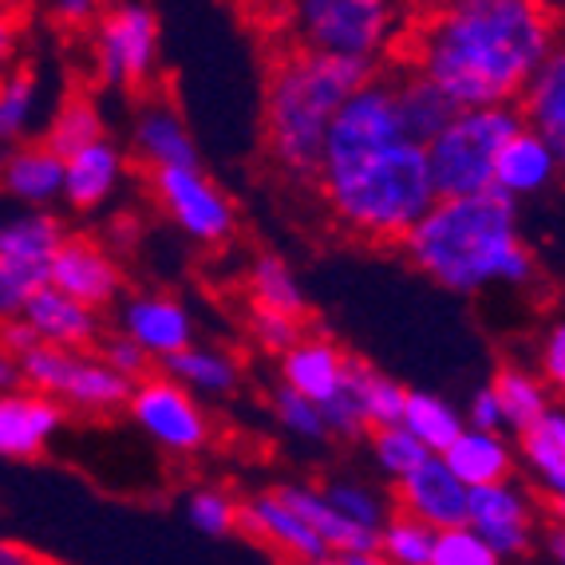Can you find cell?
Instances as JSON below:
<instances>
[{
    "mask_svg": "<svg viewBox=\"0 0 565 565\" xmlns=\"http://www.w3.org/2000/svg\"><path fill=\"white\" fill-rule=\"evenodd\" d=\"M554 36L542 0H444L412 17L399 47L455 107H482L514 104Z\"/></svg>",
    "mask_w": 565,
    "mask_h": 565,
    "instance_id": "6da1fadb",
    "label": "cell"
},
{
    "mask_svg": "<svg viewBox=\"0 0 565 565\" xmlns=\"http://www.w3.org/2000/svg\"><path fill=\"white\" fill-rule=\"evenodd\" d=\"M407 262L455 297L494 285H530L537 257L522 237L519 202L499 186L435 199L399 242Z\"/></svg>",
    "mask_w": 565,
    "mask_h": 565,
    "instance_id": "7a4b0ae2",
    "label": "cell"
},
{
    "mask_svg": "<svg viewBox=\"0 0 565 565\" xmlns=\"http://www.w3.org/2000/svg\"><path fill=\"white\" fill-rule=\"evenodd\" d=\"M312 186L321 190L324 210L344 234L372 245H399L439 199L424 142L407 135L356 154L321 159Z\"/></svg>",
    "mask_w": 565,
    "mask_h": 565,
    "instance_id": "3957f363",
    "label": "cell"
},
{
    "mask_svg": "<svg viewBox=\"0 0 565 565\" xmlns=\"http://www.w3.org/2000/svg\"><path fill=\"white\" fill-rule=\"evenodd\" d=\"M372 72L380 67L367 60L329 56L309 47L277 56L265 84V151L285 179H317L332 115Z\"/></svg>",
    "mask_w": 565,
    "mask_h": 565,
    "instance_id": "277c9868",
    "label": "cell"
},
{
    "mask_svg": "<svg viewBox=\"0 0 565 565\" xmlns=\"http://www.w3.org/2000/svg\"><path fill=\"white\" fill-rule=\"evenodd\" d=\"M285 29L292 44L329 56L384 64L407 36V17L399 0H285Z\"/></svg>",
    "mask_w": 565,
    "mask_h": 565,
    "instance_id": "5b68a950",
    "label": "cell"
},
{
    "mask_svg": "<svg viewBox=\"0 0 565 565\" xmlns=\"http://www.w3.org/2000/svg\"><path fill=\"white\" fill-rule=\"evenodd\" d=\"M519 104H482V107H455L451 119L424 142L427 167L439 199L451 194H475L494 186V162L502 142L522 127Z\"/></svg>",
    "mask_w": 565,
    "mask_h": 565,
    "instance_id": "8992f818",
    "label": "cell"
},
{
    "mask_svg": "<svg viewBox=\"0 0 565 565\" xmlns=\"http://www.w3.org/2000/svg\"><path fill=\"white\" fill-rule=\"evenodd\" d=\"M17 376L20 384L36 387L44 396L60 399L64 407H79V412H115L127 407L135 380L115 372L99 352L87 356V349H60V344H32L29 352L17 356Z\"/></svg>",
    "mask_w": 565,
    "mask_h": 565,
    "instance_id": "52a82bcc",
    "label": "cell"
},
{
    "mask_svg": "<svg viewBox=\"0 0 565 565\" xmlns=\"http://www.w3.org/2000/svg\"><path fill=\"white\" fill-rule=\"evenodd\" d=\"M95 79L111 92H142L159 76V20L147 4L122 0L95 17Z\"/></svg>",
    "mask_w": 565,
    "mask_h": 565,
    "instance_id": "ba28073f",
    "label": "cell"
},
{
    "mask_svg": "<svg viewBox=\"0 0 565 565\" xmlns=\"http://www.w3.org/2000/svg\"><path fill=\"white\" fill-rule=\"evenodd\" d=\"M127 412L135 427L167 455H199L210 444V415L202 412L199 396L167 372L159 376L147 372L142 380H135Z\"/></svg>",
    "mask_w": 565,
    "mask_h": 565,
    "instance_id": "9c48e42d",
    "label": "cell"
},
{
    "mask_svg": "<svg viewBox=\"0 0 565 565\" xmlns=\"http://www.w3.org/2000/svg\"><path fill=\"white\" fill-rule=\"evenodd\" d=\"M151 190L167 217L190 242L199 245H222L234 237L237 214L234 202L222 194L214 179H206L202 162L194 167H159L151 170Z\"/></svg>",
    "mask_w": 565,
    "mask_h": 565,
    "instance_id": "30bf717a",
    "label": "cell"
},
{
    "mask_svg": "<svg viewBox=\"0 0 565 565\" xmlns=\"http://www.w3.org/2000/svg\"><path fill=\"white\" fill-rule=\"evenodd\" d=\"M537 522H542V507H537V499L514 475L471 487L467 526L487 542L490 554L499 557V562H514V557L534 554Z\"/></svg>",
    "mask_w": 565,
    "mask_h": 565,
    "instance_id": "8fae6325",
    "label": "cell"
},
{
    "mask_svg": "<svg viewBox=\"0 0 565 565\" xmlns=\"http://www.w3.org/2000/svg\"><path fill=\"white\" fill-rule=\"evenodd\" d=\"M237 534L254 537L265 550L292 557V562H309V565L332 562L329 542L317 534V526L305 519L301 510L285 499L281 487L257 490V494H249L242 502V526H237Z\"/></svg>",
    "mask_w": 565,
    "mask_h": 565,
    "instance_id": "7c38bea8",
    "label": "cell"
},
{
    "mask_svg": "<svg viewBox=\"0 0 565 565\" xmlns=\"http://www.w3.org/2000/svg\"><path fill=\"white\" fill-rule=\"evenodd\" d=\"M47 281L99 312L122 301L119 262L95 237H64L52 254V265H47Z\"/></svg>",
    "mask_w": 565,
    "mask_h": 565,
    "instance_id": "4fadbf2b",
    "label": "cell"
},
{
    "mask_svg": "<svg viewBox=\"0 0 565 565\" xmlns=\"http://www.w3.org/2000/svg\"><path fill=\"white\" fill-rule=\"evenodd\" d=\"M396 487V510H407L415 519H424L427 526L444 530L467 522V502H471V487L447 467L444 455H427L424 462H415L404 479L392 482Z\"/></svg>",
    "mask_w": 565,
    "mask_h": 565,
    "instance_id": "5bb4252c",
    "label": "cell"
},
{
    "mask_svg": "<svg viewBox=\"0 0 565 565\" xmlns=\"http://www.w3.org/2000/svg\"><path fill=\"white\" fill-rule=\"evenodd\" d=\"M67 407L29 384L0 392V459H36L60 435Z\"/></svg>",
    "mask_w": 565,
    "mask_h": 565,
    "instance_id": "9a60e30c",
    "label": "cell"
},
{
    "mask_svg": "<svg viewBox=\"0 0 565 565\" xmlns=\"http://www.w3.org/2000/svg\"><path fill=\"white\" fill-rule=\"evenodd\" d=\"M562 174V147L530 122H522L519 131L502 142L499 162H494V186L514 202L542 199Z\"/></svg>",
    "mask_w": 565,
    "mask_h": 565,
    "instance_id": "2e32d148",
    "label": "cell"
},
{
    "mask_svg": "<svg viewBox=\"0 0 565 565\" xmlns=\"http://www.w3.org/2000/svg\"><path fill=\"white\" fill-rule=\"evenodd\" d=\"M119 332L131 337L154 364H162L194 340V317L167 292H135L119 305Z\"/></svg>",
    "mask_w": 565,
    "mask_h": 565,
    "instance_id": "e0dca14e",
    "label": "cell"
},
{
    "mask_svg": "<svg viewBox=\"0 0 565 565\" xmlns=\"http://www.w3.org/2000/svg\"><path fill=\"white\" fill-rule=\"evenodd\" d=\"M20 317L32 324L36 340L44 344H60V349H95L99 337H104V321H99V309L76 301L72 292L56 289L47 281L40 285L29 297V305L20 309Z\"/></svg>",
    "mask_w": 565,
    "mask_h": 565,
    "instance_id": "ac0fdd59",
    "label": "cell"
},
{
    "mask_svg": "<svg viewBox=\"0 0 565 565\" xmlns=\"http://www.w3.org/2000/svg\"><path fill=\"white\" fill-rule=\"evenodd\" d=\"M349 367L352 356L329 337H305L301 332V340H292L281 352V380L297 387L301 396H309L312 404L337 399L349 387Z\"/></svg>",
    "mask_w": 565,
    "mask_h": 565,
    "instance_id": "d6986e66",
    "label": "cell"
},
{
    "mask_svg": "<svg viewBox=\"0 0 565 565\" xmlns=\"http://www.w3.org/2000/svg\"><path fill=\"white\" fill-rule=\"evenodd\" d=\"M281 494L292 502V507L301 510L305 519L317 526V534L329 542L332 562H344V565L380 562V534H376V530H364V526H356L352 519H344V514H340V510L329 502V494H324L321 487L289 482V487H281Z\"/></svg>",
    "mask_w": 565,
    "mask_h": 565,
    "instance_id": "ffe728a7",
    "label": "cell"
},
{
    "mask_svg": "<svg viewBox=\"0 0 565 565\" xmlns=\"http://www.w3.org/2000/svg\"><path fill=\"white\" fill-rule=\"evenodd\" d=\"M131 142L135 154L147 170L159 167H194L199 162V142L190 135L186 119H182L170 99H147L135 111V127H131Z\"/></svg>",
    "mask_w": 565,
    "mask_h": 565,
    "instance_id": "44dd1931",
    "label": "cell"
},
{
    "mask_svg": "<svg viewBox=\"0 0 565 565\" xmlns=\"http://www.w3.org/2000/svg\"><path fill=\"white\" fill-rule=\"evenodd\" d=\"M0 186L20 206L64 202V154L47 142H17L0 154Z\"/></svg>",
    "mask_w": 565,
    "mask_h": 565,
    "instance_id": "7402d4cb",
    "label": "cell"
},
{
    "mask_svg": "<svg viewBox=\"0 0 565 565\" xmlns=\"http://www.w3.org/2000/svg\"><path fill=\"white\" fill-rule=\"evenodd\" d=\"M122 151L107 135L64 154V202L72 210H99L122 182Z\"/></svg>",
    "mask_w": 565,
    "mask_h": 565,
    "instance_id": "603a6c76",
    "label": "cell"
},
{
    "mask_svg": "<svg viewBox=\"0 0 565 565\" xmlns=\"http://www.w3.org/2000/svg\"><path fill=\"white\" fill-rule=\"evenodd\" d=\"M514 104L530 127H537L554 142L565 139V36H554Z\"/></svg>",
    "mask_w": 565,
    "mask_h": 565,
    "instance_id": "cb8c5ba5",
    "label": "cell"
},
{
    "mask_svg": "<svg viewBox=\"0 0 565 565\" xmlns=\"http://www.w3.org/2000/svg\"><path fill=\"white\" fill-rule=\"evenodd\" d=\"M162 372L190 387L199 399H226L242 384V364L234 352L217 349V344H199V340H190L186 349L162 360Z\"/></svg>",
    "mask_w": 565,
    "mask_h": 565,
    "instance_id": "d4e9b609",
    "label": "cell"
},
{
    "mask_svg": "<svg viewBox=\"0 0 565 565\" xmlns=\"http://www.w3.org/2000/svg\"><path fill=\"white\" fill-rule=\"evenodd\" d=\"M444 459L467 487H479V482H494V479L514 475L519 451H514V447L507 444V435L494 431V427L467 424L451 444H447Z\"/></svg>",
    "mask_w": 565,
    "mask_h": 565,
    "instance_id": "484cf974",
    "label": "cell"
},
{
    "mask_svg": "<svg viewBox=\"0 0 565 565\" xmlns=\"http://www.w3.org/2000/svg\"><path fill=\"white\" fill-rule=\"evenodd\" d=\"M392 84H396V107H399V122H404L407 139L427 142L447 119H451L455 104L431 84V79L419 76L415 67L404 64L399 72H392Z\"/></svg>",
    "mask_w": 565,
    "mask_h": 565,
    "instance_id": "4316f807",
    "label": "cell"
},
{
    "mask_svg": "<svg viewBox=\"0 0 565 565\" xmlns=\"http://www.w3.org/2000/svg\"><path fill=\"white\" fill-rule=\"evenodd\" d=\"M519 459L526 462L537 490H550L565 479V407L550 404L534 424L519 431Z\"/></svg>",
    "mask_w": 565,
    "mask_h": 565,
    "instance_id": "83f0119b",
    "label": "cell"
},
{
    "mask_svg": "<svg viewBox=\"0 0 565 565\" xmlns=\"http://www.w3.org/2000/svg\"><path fill=\"white\" fill-rule=\"evenodd\" d=\"M64 226L56 214H47V206H24L20 214L0 222V257H17L29 265H52V254L64 242Z\"/></svg>",
    "mask_w": 565,
    "mask_h": 565,
    "instance_id": "f1b7e54d",
    "label": "cell"
},
{
    "mask_svg": "<svg viewBox=\"0 0 565 565\" xmlns=\"http://www.w3.org/2000/svg\"><path fill=\"white\" fill-rule=\"evenodd\" d=\"M494 396L502 404V419H507L510 431H522L526 424H534L537 415L554 404V392L546 387V380L537 376L534 367L507 364L499 367V376L490 380Z\"/></svg>",
    "mask_w": 565,
    "mask_h": 565,
    "instance_id": "f546056e",
    "label": "cell"
},
{
    "mask_svg": "<svg viewBox=\"0 0 565 565\" xmlns=\"http://www.w3.org/2000/svg\"><path fill=\"white\" fill-rule=\"evenodd\" d=\"M349 392H352V399H356L360 415H364L367 431H372V427L399 424V415H404V399H407V387L399 384V380L384 376V372L372 367L367 360L352 356Z\"/></svg>",
    "mask_w": 565,
    "mask_h": 565,
    "instance_id": "4dcf8cb0",
    "label": "cell"
},
{
    "mask_svg": "<svg viewBox=\"0 0 565 565\" xmlns=\"http://www.w3.org/2000/svg\"><path fill=\"white\" fill-rule=\"evenodd\" d=\"M399 424H404L427 451L444 455L447 444L467 427V415H462L451 399L435 396V392H407Z\"/></svg>",
    "mask_w": 565,
    "mask_h": 565,
    "instance_id": "1f68e13d",
    "label": "cell"
},
{
    "mask_svg": "<svg viewBox=\"0 0 565 565\" xmlns=\"http://www.w3.org/2000/svg\"><path fill=\"white\" fill-rule=\"evenodd\" d=\"M40 107V79L32 67L0 72V154L32 135Z\"/></svg>",
    "mask_w": 565,
    "mask_h": 565,
    "instance_id": "d6a6232c",
    "label": "cell"
},
{
    "mask_svg": "<svg viewBox=\"0 0 565 565\" xmlns=\"http://www.w3.org/2000/svg\"><path fill=\"white\" fill-rule=\"evenodd\" d=\"M249 297H254V305L292 312V317L309 312V297H305L301 277H297V269L281 254L254 257V265H249Z\"/></svg>",
    "mask_w": 565,
    "mask_h": 565,
    "instance_id": "836d02e7",
    "label": "cell"
},
{
    "mask_svg": "<svg viewBox=\"0 0 565 565\" xmlns=\"http://www.w3.org/2000/svg\"><path fill=\"white\" fill-rule=\"evenodd\" d=\"M435 550V526L415 519L407 510H392L387 522L380 526V557L396 565H431Z\"/></svg>",
    "mask_w": 565,
    "mask_h": 565,
    "instance_id": "e575fe53",
    "label": "cell"
},
{
    "mask_svg": "<svg viewBox=\"0 0 565 565\" xmlns=\"http://www.w3.org/2000/svg\"><path fill=\"white\" fill-rule=\"evenodd\" d=\"M321 490L329 494V502L344 514V519H352L364 530H376V534L387 522V514L396 510V499H392V494H384V490L372 487V482H364V479H329Z\"/></svg>",
    "mask_w": 565,
    "mask_h": 565,
    "instance_id": "d590c367",
    "label": "cell"
},
{
    "mask_svg": "<svg viewBox=\"0 0 565 565\" xmlns=\"http://www.w3.org/2000/svg\"><path fill=\"white\" fill-rule=\"evenodd\" d=\"M186 522L206 537H230L242 526V502L222 487H194L186 494Z\"/></svg>",
    "mask_w": 565,
    "mask_h": 565,
    "instance_id": "8d00e7d4",
    "label": "cell"
},
{
    "mask_svg": "<svg viewBox=\"0 0 565 565\" xmlns=\"http://www.w3.org/2000/svg\"><path fill=\"white\" fill-rule=\"evenodd\" d=\"M104 135V115H99V107L92 104V99H84V95H76V99H67L64 107L56 111V119L47 122V147L60 154L76 151V147H84V142L99 139Z\"/></svg>",
    "mask_w": 565,
    "mask_h": 565,
    "instance_id": "74e56055",
    "label": "cell"
},
{
    "mask_svg": "<svg viewBox=\"0 0 565 565\" xmlns=\"http://www.w3.org/2000/svg\"><path fill=\"white\" fill-rule=\"evenodd\" d=\"M427 447L407 431L404 424H387V427H372V462L387 482L404 479L415 462L427 459Z\"/></svg>",
    "mask_w": 565,
    "mask_h": 565,
    "instance_id": "f35d334b",
    "label": "cell"
},
{
    "mask_svg": "<svg viewBox=\"0 0 565 565\" xmlns=\"http://www.w3.org/2000/svg\"><path fill=\"white\" fill-rule=\"evenodd\" d=\"M274 419L281 424V431H289L292 439H301V444H324L329 439V427H324V415L321 404H312L309 396H301L297 387L281 384L274 387Z\"/></svg>",
    "mask_w": 565,
    "mask_h": 565,
    "instance_id": "ab89813d",
    "label": "cell"
},
{
    "mask_svg": "<svg viewBox=\"0 0 565 565\" xmlns=\"http://www.w3.org/2000/svg\"><path fill=\"white\" fill-rule=\"evenodd\" d=\"M494 562H499V557L490 554V546L467 526V522L435 530L431 565H494Z\"/></svg>",
    "mask_w": 565,
    "mask_h": 565,
    "instance_id": "60d3db41",
    "label": "cell"
},
{
    "mask_svg": "<svg viewBox=\"0 0 565 565\" xmlns=\"http://www.w3.org/2000/svg\"><path fill=\"white\" fill-rule=\"evenodd\" d=\"M40 285H47L44 265L17 262V257H0V317H17Z\"/></svg>",
    "mask_w": 565,
    "mask_h": 565,
    "instance_id": "b9f144b4",
    "label": "cell"
},
{
    "mask_svg": "<svg viewBox=\"0 0 565 565\" xmlns=\"http://www.w3.org/2000/svg\"><path fill=\"white\" fill-rule=\"evenodd\" d=\"M301 332H305L301 317H292V312L265 309V305L249 309V337H254L257 349L269 352V356H281L292 340H301Z\"/></svg>",
    "mask_w": 565,
    "mask_h": 565,
    "instance_id": "7bdbcfd3",
    "label": "cell"
},
{
    "mask_svg": "<svg viewBox=\"0 0 565 565\" xmlns=\"http://www.w3.org/2000/svg\"><path fill=\"white\" fill-rule=\"evenodd\" d=\"M537 376L554 396H565V321H554L537 344Z\"/></svg>",
    "mask_w": 565,
    "mask_h": 565,
    "instance_id": "ee69618b",
    "label": "cell"
},
{
    "mask_svg": "<svg viewBox=\"0 0 565 565\" xmlns=\"http://www.w3.org/2000/svg\"><path fill=\"white\" fill-rule=\"evenodd\" d=\"M99 356H104L115 372H122V376H131V380H142L154 364V360L147 356L131 337H122V332H115V337H99Z\"/></svg>",
    "mask_w": 565,
    "mask_h": 565,
    "instance_id": "f6af8a7d",
    "label": "cell"
},
{
    "mask_svg": "<svg viewBox=\"0 0 565 565\" xmlns=\"http://www.w3.org/2000/svg\"><path fill=\"white\" fill-rule=\"evenodd\" d=\"M47 12L64 29H87L104 12V0H47Z\"/></svg>",
    "mask_w": 565,
    "mask_h": 565,
    "instance_id": "bcb514c9",
    "label": "cell"
},
{
    "mask_svg": "<svg viewBox=\"0 0 565 565\" xmlns=\"http://www.w3.org/2000/svg\"><path fill=\"white\" fill-rule=\"evenodd\" d=\"M542 554L550 557V562L565 565V510H546L542 514V522H537V546Z\"/></svg>",
    "mask_w": 565,
    "mask_h": 565,
    "instance_id": "7dc6e473",
    "label": "cell"
},
{
    "mask_svg": "<svg viewBox=\"0 0 565 565\" xmlns=\"http://www.w3.org/2000/svg\"><path fill=\"white\" fill-rule=\"evenodd\" d=\"M467 424L475 427H494V431H507V419H502V404L494 396V387H479L471 396V407H467Z\"/></svg>",
    "mask_w": 565,
    "mask_h": 565,
    "instance_id": "c3c4849f",
    "label": "cell"
},
{
    "mask_svg": "<svg viewBox=\"0 0 565 565\" xmlns=\"http://www.w3.org/2000/svg\"><path fill=\"white\" fill-rule=\"evenodd\" d=\"M32 344H40L36 332H32V324L24 321V317H0V352H9L12 360L20 356V352H29Z\"/></svg>",
    "mask_w": 565,
    "mask_h": 565,
    "instance_id": "681fc988",
    "label": "cell"
},
{
    "mask_svg": "<svg viewBox=\"0 0 565 565\" xmlns=\"http://www.w3.org/2000/svg\"><path fill=\"white\" fill-rule=\"evenodd\" d=\"M17 40H20V24L17 17H12L9 9H0V72L12 64V56H17Z\"/></svg>",
    "mask_w": 565,
    "mask_h": 565,
    "instance_id": "f907efd6",
    "label": "cell"
},
{
    "mask_svg": "<svg viewBox=\"0 0 565 565\" xmlns=\"http://www.w3.org/2000/svg\"><path fill=\"white\" fill-rule=\"evenodd\" d=\"M32 550L17 546V542H9V537H0V565H20V562H32Z\"/></svg>",
    "mask_w": 565,
    "mask_h": 565,
    "instance_id": "816d5d0a",
    "label": "cell"
},
{
    "mask_svg": "<svg viewBox=\"0 0 565 565\" xmlns=\"http://www.w3.org/2000/svg\"><path fill=\"white\" fill-rule=\"evenodd\" d=\"M12 384H20L17 360H12L9 352H0V392H4V387H12Z\"/></svg>",
    "mask_w": 565,
    "mask_h": 565,
    "instance_id": "f5cc1de1",
    "label": "cell"
},
{
    "mask_svg": "<svg viewBox=\"0 0 565 565\" xmlns=\"http://www.w3.org/2000/svg\"><path fill=\"white\" fill-rule=\"evenodd\" d=\"M435 4H444V0H399V9H404L407 17H424V12H431Z\"/></svg>",
    "mask_w": 565,
    "mask_h": 565,
    "instance_id": "db71d44e",
    "label": "cell"
},
{
    "mask_svg": "<svg viewBox=\"0 0 565 565\" xmlns=\"http://www.w3.org/2000/svg\"><path fill=\"white\" fill-rule=\"evenodd\" d=\"M542 494H546V499H550V507L565 510V479H562V482H554V487H550V490H542Z\"/></svg>",
    "mask_w": 565,
    "mask_h": 565,
    "instance_id": "11a10c76",
    "label": "cell"
},
{
    "mask_svg": "<svg viewBox=\"0 0 565 565\" xmlns=\"http://www.w3.org/2000/svg\"><path fill=\"white\" fill-rule=\"evenodd\" d=\"M542 9H546L550 12V17H565V0H542Z\"/></svg>",
    "mask_w": 565,
    "mask_h": 565,
    "instance_id": "9f6ffc18",
    "label": "cell"
},
{
    "mask_svg": "<svg viewBox=\"0 0 565 565\" xmlns=\"http://www.w3.org/2000/svg\"><path fill=\"white\" fill-rule=\"evenodd\" d=\"M557 147H562V170H565V139H562V142H557Z\"/></svg>",
    "mask_w": 565,
    "mask_h": 565,
    "instance_id": "6f0895ef",
    "label": "cell"
}]
</instances>
